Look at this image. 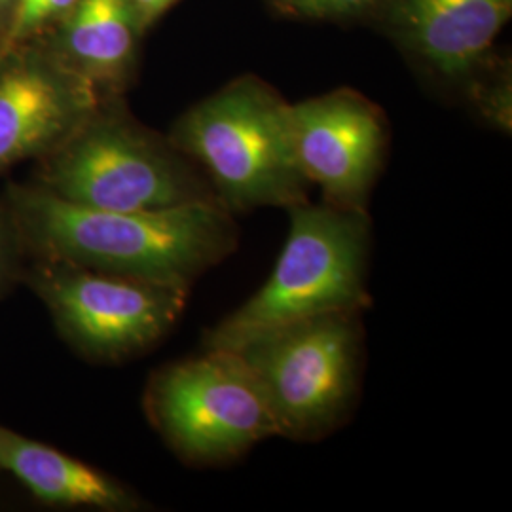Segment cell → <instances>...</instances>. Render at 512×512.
Segmentation results:
<instances>
[{"label": "cell", "instance_id": "obj_8", "mask_svg": "<svg viewBox=\"0 0 512 512\" xmlns=\"http://www.w3.org/2000/svg\"><path fill=\"white\" fill-rule=\"evenodd\" d=\"M289 118L296 162L321 202L368 211L389 147L384 110L340 88L291 103Z\"/></svg>", "mask_w": 512, "mask_h": 512}, {"label": "cell", "instance_id": "obj_15", "mask_svg": "<svg viewBox=\"0 0 512 512\" xmlns=\"http://www.w3.org/2000/svg\"><path fill=\"white\" fill-rule=\"evenodd\" d=\"M291 18L344 19L355 18L376 10L384 0H266Z\"/></svg>", "mask_w": 512, "mask_h": 512}, {"label": "cell", "instance_id": "obj_3", "mask_svg": "<svg viewBox=\"0 0 512 512\" xmlns=\"http://www.w3.org/2000/svg\"><path fill=\"white\" fill-rule=\"evenodd\" d=\"M33 183L65 202L105 211H150L219 203L202 169L167 135L141 124L124 97L92 114L35 162Z\"/></svg>", "mask_w": 512, "mask_h": 512}, {"label": "cell", "instance_id": "obj_1", "mask_svg": "<svg viewBox=\"0 0 512 512\" xmlns=\"http://www.w3.org/2000/svg\"><path fill=\"white\" fill-rule=\"evenodd\" d=\"M27 258L126 275L183 293L239 245L236 215L219 203L150 211H105L65 202L37 183L4 190Z\"/></svg>", "mask_w": 512, "mask_h": 512}, {"label": "cell", "instance_id": "obj_9", "mask_svg": "<svg viewBox=\"0 0 512 512\" xmlns=\"http://www.w3.org/2000/svg\"><path fill=\"white\" fill-rule=\"evenodd\" d=\"M101 97L42 44L0 54V177L37 162L78 128Z\"/></svg>", "mask_w": 512, "mask_h": 512}, {"label": "cell", "instance_id": "obj_14", "mask_svg": "<svg viewBox=\"0 0 512 512\" xmlns=\"http://www.w3.org/2000/svg\"><path fill=\"white\" fill-rule=\"evenodd\" d=\"M78 2L80 0H19L16 16L0 54L48 37L73 14Z\"/></svg>", "mask_w": 512, "mask_h": 512}, {"label": "cell", "instance_id": "obj_17", "mask_svg": "<svg viewBox=\"0 0 512 512\" xmlns=\"http://www.w3.org/2000/svg\"><path fill=\"white\" fill-rule=\"evenodd\" d=\"M135 18L143 31L147 33L148 29L164 16L165 12L177 2V0H128Z\"/></svg>", "mask_w": 512, "mask_h": 512}, {"label": "cell", "instance_id": "obj_16", "mask_svg": "<svg viewBox=\"0 0 512 512\" xmlns=\"http://www.w3.org/2000/svg\"><path fill=\"white\" fill-rule=\"evenodd\" d=\"M25 258L16 224L0 198V298L21 281Z\"/></svg>", "mask_w": 512, "mask_h": 512}, {"label": "cell", "instance_id": "obj_18", "mask_svg": "<svg viewBox=\"0 0 512 512\" xmlns=\"http://www.w3.org/2000/svg\"><path fill=\"white\" fill-rule=\"evenodd\" d=\"M19 0H0V50L10 33L12 21L18 10Z\"/></svg>", "mask_w": 512, "mask_h": 512}, {"label": "cell", "instance_id": "obj_7", "mask_svg": "<svg viewBox=\"0 0 512 512\" xmlns=\"http://www.w3.org/2000/svg\"><path fill=\"white\" fill-rule=\"evenodd\" d=\"M21 281L44 302L61 338L92 363H122L158 346L188 293L63 260L25 258Z\"/></svg>", "mask_w": 512, "mask_h": 512}, {"label": "cell", "instance_id": "obj_2", "mask_svg": "<svg viewBox=\"0 0 512 512\" xmlns=\"http://www.w3.org/2000/svg\"><path fill=\"white\" fill-rule=\"evenodd\" d=\"M289 107L274 86L243 74L184 110L167 137L232 215L291 209L310 202L311 184L296 162Z\"/></svg>", "mask_w": 512, "mask_h": 512}, {"label": "cell", "instance_id": "obj_11", "mask_svg": "<svg viewBox=\"0 0 512 512\" xmlns=\"http://www.w3.org/2000/svg\"><path fill=\"white\" fill-rule=\"evenodd\" d=\"M145 35L128 0H80L42 42L101 99L124 97L135 80Z\"/></svg>", "mask_w": 512, "mask_h": 512}, {"label": "cell", "instance_id": "obj_10", "mask_svg": "<svg viewBox=\"0 0 512 512\" xmlns=\"http://www.w3.org/2000/svg\"><path fill=\"white\" fill-rule=\"evenodd\" d=\"M391 35L425 71L465 88L512 16V0H384Z\"/></svg>", "mask_w": 512, "mask_h": 512}, {"label": "cell", "instance_id": "obj_13", "mask_svg": "<svg viewBox=\"0 0 512 512\" xmlns=\"http://www.w3.org/2000/svg\"><path fill=\"white\" fill-rule=\"evenodd\" d=\"M476 112L494 128L511 131V74L488 57L463 88Z\"/></svg>", "mask_w": 512, "mask_h": 512}, {"label": "cell", "instance_id": "obj_5", "mask_svg": "<svg viewBox=\"0 0 512 512\" xmlns=\"http://www.w3.org/2000/svg\"><path fill=\"white\" fill-rule=\"evenodd\" d=\"M236 351L255 374L277 437L319 442L353 416L363 389V311H336L262 332Z\"/></svg>", "mask_w": 512, "mask_h": 512}, {"label": "cell", "instance_id": "obj_12", "mask_svg": "<svg viewBox=\"0 0 512 512\" xmlns=\"http://www.w3.org/2000/svg\"><path fill=\"white\" fill-rule=\"evenodd\" d=\"M0 473L16 478L38 501L54 507L105 512L145 509V501L120 480L4 425H0Z\"/></svg>", "mask_w": 512, "mask_h": 512}, {"label": "cell", "instance_id": "obj_6", "mask_svg": "<svg viewBox=\"0 0 512 512\" xmlns=\"http://www.w3.org/2000/svg\"><path fill=\"white\" fill-rule=\"evenodd\" d=\"M145 412L169 450L192 467H220L277 437L272 410L255 374L236 351L202 355L156 370Z\"/></svg>", "mask_w": 512, "mask_h": 512}, {"label": "cell", "instance_id": "obj_4", "mask_svg": "<svg viewBox=\"0 0 512 512\" xmlns=\"http://www.w3.org/2000/svg\"><path fill=\"white\" fill-rule=\"evenodd\" d=\"M287 213L289 234L268 281L205 332L203 349L232 351L289 323L370 308L368 211L306 202Z\"/></svg>", "mask_w": 512, "mask_h": 512}]
</instances>
